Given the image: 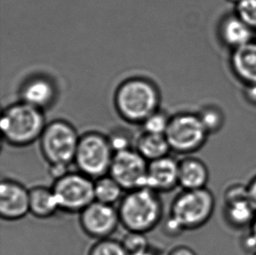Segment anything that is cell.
I'll use <instances>...</instances> for the list:
<instances>
[{
    "label": "cell",
    "mask_w": 256,
    "mask_h": 255,
    "mask_svg": "<svg viewBox=\"0 0 256 255\" xmlns=\"http://www.w3.org/2000/svg\"><path fill=\"white\" fill-rule=\"evenodd\" d=\"M214 208V196L208 187L183 190L172 202L164 230L173 237L184 232L197 230L210 220Z\"/></svg>",
    "instance_id": "cell-1"
},
{
    "label": "cell",
    "mask_w": 256,
    "mask_h": 255,
    "mask_svg": "<svg viewBox=\"0 0 256 255\" xmlns=\"http://www.w3.org/2000/svg\"><path fill=\"white\" fill-rule=\"evenodd\" d=\"M118 210L120 223L127 231L147 234L162 220L163 201L160 193L142 187L126 192Z\"/></svg>",
    "instance_id": "cell-2"
},
{
    "label": "cell",
    "mask_w": 256,
    "mask_h": 255,
    "mask_svg": "<svg viewBox=\"0 0 256 255\" xmlns=\"http://www.w3.org/2000/svg\"><path fill=\"white\" fill-rule=\"evenodd\" d=\"M0 127L4 140L14 147H26L34 144L45 128L42 110L28 104H15L4 111Z\"/></svg>",
    "instance_id": "cell-3"
},
{
    "label": "cell",
    "mask_w": 256,
    "mask_h": 255,
    "mask_svg": "<svg viewBox=\"0 0 256 255\" xmlns=\"http://www.w3.org/2000/svg\"><path fill=\"white\" fill-rule=\"evenodd\" d=\"M158 92L152 83L141 78L128 80L122 83L116 94L119 114L130 122L142 124L156 112Z\"/></svg>",
    "instance_id": "cell-4"
},
{
    "label": "cell",
    "mask_w": 256,
    "mask_h": 255,
    "mask_svg": "<svg viewBox=\"0 0 256 255\" xmlns=\"http://www.w3.org/2000/svg\"><path fill=\"white\" fill-rule=\"evenodd\" d=\"M42 155L48 164L70 166L74 161L80 136L66 122H52L46 125L40 138Z\"/></svg>",
    "instance_id": "cell-5"
},
{
    "label": "cell",
    "mask_w": 256,
    "mask_h": 255,
    "mask_svg": "<svg viewBox=\"0 0 256 255\" xmlns=\"http://www.w3.org/2000/svg\"><path fill=\"white\" fill-rule=\"evenodd\" d=\"M114 155L108 136L88 132L80 136L74 162L79 172L94 180L108 174Z\"/></svg>",
    "instance_id": "cell-6"
},
{
    "label": "cell",
    "mask_w": 256,
    "mask_h": 255,
    "mask_svg": "<svg viewBox=\"0 0 256 255\" xmlns=\"http://www.w3.org/2000/svg\"><path fill=\"white\" fill-rule=\"evenodd\" d=\"M170 150L180 155L200 150L210 136L198 114L180 113L170 118L166 132Z\"/></svg>",
    "instance_id": "cell-7"
},
{
    "label": "cell",
    "mask_w": 256,
    "mask_h": 255,
    "mask_svg": "<svg viewBox=\"0 0 256 255\" xmlns=\"http://www.w3.org/2000/svg\"><path fill=\"white\" fill-rule=\"evenodd\" d=\"M94 180L79 170L66 173L54 181L52 190L60 210L68 214H80L94 201Z\"/></svg>",
    "instance_id": "cell-8"
},
{
    "label": "cell",
    "mask_w": 256,
    "mask_h": 255,
    "mask_svg": "<svg viewBox=\"0 0 256 255\" xmlns=\"http://www.w3.org/2000/svg\"><path fill=\"white\" fill-rule=\"evenodd\" d=\"M149 162L136 148L114 153L108 175L118 182L125 192L146 187Z\"/></svg>",
    "instance_id": "cell-9"
},
{
    "label": "cell",
    "mask_w": 256,
    "mask_h": 255,
    "mask_svg": "<svg viewBox=\"0 0 256 255\" xmlns=\"http://www.w3.org/2000/svg\"><path fill=\"white\" fill-rule=\"evenodd\" d=\"M79 214L82 231L90 238L97 240L110 238L121 224L118 209L96 200Z\"/></svg>",
    "instance_id": "cell-10"
},
{
    "label": "cell",
    "mask_w": 256,
    "mask_h": 255,
    "mask_svg": "<svg viewBox=\"0 0 256 255\" xmlns=\"http://www.w3.org/2000/svg\"><path fill=\"white\" fill-rule=\"evenodd\" d=\"M223 202L224 217L231 226L250 228L256 217V210L248 198L246 186L236 184L228 187L224 192Z\"/></svg>",
    "instance_id": "cell-11"
},
{
    "label": "cell",
    "mask_w": 256,
    "mask_h": 255,
    "mask_svg": "<svg viewBox=\"0 0 256 255\" xmlns=\"http://www.w3.org/2000/svg\"><path fill=\"white\" fill-rule=\"evenodd\" d=\"M28 214L29 189L10 178H4L0 184V217L4 220L17 221Z\"/></svg>",
    "instance_id": "cell-12"
},
{
    "label": "cell",
    "mask_w": 256,
    "mask_h": 255,
    "mask_svg": "<svg viewBox=\"0 0 256 255\" xmlns=\"http://www.w3.org/2000/svg\"><path fill=\"white\" fill-rule=\"evenodd\" d=\"M256 34L234 10L223 15L217 24L218 42L231 52L253 42Z\"/></svg>",
    "instance_id": "cell-13"
},
{
    "label": "cell",
    "mask_w": 256,
    "mask_h": 255,
    "mask_svg": "<svg viewBox=\"0 0 256 255\" xmlns=\"http://www.w3.org/2000/svg\"><path fill=\"white\" fill-rule=\"evenodd\" d=\"M178 186V161L166 156L149 162L146 187L158 193L168 192Z\"/></svg>",
    "instance_id": "cell-14"
},
{
    "label": "cell",
    "mask_w": 256,
    "mask_h": 255,
    "mask_svg": "<svg viewBox=\"0 0 256 255\" xmlns=\"http://www.w3.org/2000/svg\"><path fill=\"white\" fill-rule=\"evenodd\" d=\"M229 62L234 76L244 86L256 85V40L232 51Z\"/></svg>",
    "instance_id": "cell-15"
},
{
    "label": "cell",
    "mask_w": 256,
    "mask_h": 255,
    "mask_svg": "<svg viewBox=\"0 0 256 255\" xmlns=\"http://www.w3.org/2000/svg\"><path fill=\"white\" fill-rule=\"evenodd\" d=\"M209 170L201 159L188 156L178 161V186L183 190H198L208 186Z\"/></svg>",
    "instance_id": "cell-16"
},
{
    "label": "cell",
    "mask_w": 256,
    "mask_h": 255,
    "mask_svg": "<svg viewBox=\"0 0 256 255\" xmlns=\"http://www.w3.org/2000/svg\"><path fill=\"white\" fill-rule=\"evenodd\" d=\"M29 208L30 214L40 220L52 217L60 207L52 187L38 186L29 189Z\"/></svg>",
    "instance_id": "cell-17"
},
{
    "label": "cell",
    "mask_w": 256,
    "mask_h": 255,
    "mask_svg": "<svg viewBox=\"0 0 256 255\" xmlns=\"http://www.w3.org/2000/svg\"><path fill=\"white\" fill-rule=\"evenodd\" d=\"M56 90L51 82L44 77H34L24 84L21 96L23 102L42 110L52 102Z\"/></svg>",
    "instance_id": "cell-18"
},
{
    "label": "cell",
    "mask_w": 256,
    "mask_h": 255,
    "mask_svg": "<svg viewBox=\"0 0 256 255\" xmlns=\"http://www.w3.org/2000/svg\"><path fill=\"white\" fill-rule=\"evenodd\" d=\"M136 150L148 162L162 158L172 152L166 134L144 132L136 141Z\"/></svg>",
    "instance_id": "cell-19"
},
{
    "label": "cell",
    "mask_w": 256,
    "mask_h": 255,
    "mask_svg": "<svg viewBox=\"0 0 256 255\" xmlns=\"http://www.w3.org/2000/svg\"><path fill=\"white\" fill-rule=\"evenodd\" d=\"M94 200L111 206L120 202L124 195V192H126L122 187L108 174L94 180Z\"/></svg>",
    "instance_id": "cell-20"
},
{
    "label": "cell",
    "mask_w": 256,
    "mask_h": 255,
    "mask_svg": "<svg viewBox=\"0 0 256 255\" xmlns=\"http://www.w3.org/2000/svg\"><path fill=\"white\" fill-rule=\"evenodd\" d=\"M197 114L209 134L222 130L225 125V112L216 104L204 105Z\"/></svg>",
    "instance_id": "cell-21"
},
{
    "label": "cell",
    "mask_w": 256,
    "mask_h": 255,
    "mask_svg": "<svg viewBox=\"0 0 256 255\" xmlns=\"http://www.w3.org/2000/svg\"><path fill=\"white\" fill-rule=\"evenodd\" d=\"M128 232L122 238L121 243L128 255L138 254L150 246L146 234L138 232Z\"/></svg>",
    "instance_id": "cell-22"
},
{
    "label": "cell",
    "mask_w": 256,
    "mask_h": 255,
    "mask_svg": "<svg viewBox=\"0 0 256 255\" xmlns=\"http://www.w3.org/2000/svg\"><path fill=\"white\" fill-rule=\"evenodd\" d=\"M88 255H128L121 242L108 238L99 240L90 248Z\"/></svg>",
    "instance_id": "cell-23"
},
{
    "label": "cell",
    "mask_w": 256,
    "mask_h": 255,
    "mask_svg": "<svg viewBox=\"0 0 256 255\" xmlns=\"http://www.w3.org/2000/svg\"><path fill=\"white\" fill-rule=\"evenodd\" d=\"M170 118L163 112L156 110L142 122L144 132L152 134H164L169 125Z\"/></svg>",
    "instance_id": "cell-24"
},
{
    "label": "cell",
    "mask_w": 256,
    "mask_h": 255,
    "mask_svg": "<svg viewBox=\"0 0 256 255\" xmlns=\"http://www.w3.org/2000/svg\"><path fill=\"white\" fill-rule=\"evenodd\" d=\"M234 12L256 34V0H240Z\"/></svg>",
    "instance_id": "cell-25"
},
{
    "label": "cell",
    "mask_w": 256,
    "mask_h": 255,
    "mask_svg": "<svg viewBox=\"0 0 256 255\" xmlns=\"http://www.w3.org/2000/svg\"><path fill=\"white\" fill-rule=\"evenodd\" d=\"M108 139L114 153L133 148L132 138L124 131H114L108 136Z\"/></svg>",
    "instance_id": "cell-26"
},
{
    "label": "cell",
    "mask_w": 256,
    "mask_h": 255,
    "mask_svg": "<svg viewBox=\"0 0 256 255\" xmlns=\"http://www.w3.org/2000/svg\"><path fill=\"white\" fill-rule=\"evenodd\" d=\"M243 245L246 251L252 254L256 252V217L254 218L252 224H250V231L244 238Z\"/></svg>",
    "instance_id": "cell-27"
},
{
    "label": "cell",
    "mask_w": 256,
    "mask_h": 255,
    "mask_svg": "<svg viewBox=\"0 0 256 255\" xmlns=\"http://www.w3.org/2000/svg\"><path fill=\"white\" fill-rule=\"evenodd\" d=\"M49 176L52 178L54 181L59 180L62 176L70 172V168L66 164H48Z\"/></svg>",
    "instance_id": "cell-28"
},
{
    "label": "cell",
    "mask_w": 256,
    "mask_h": 255,
    "mask_svg": "<svg viewBox=\"0 0 256 255\" xmlns=\"http://www.w3.org/2000/svg\"><path fill=\"white\" fill-rule=\"evenodd\" d=\"M243 96L248 104L256 107V85L244 86Z\"/></svg>",
    "instance_id": "cell-29"
},
{
    "label": "cell",
    "mask_w": 256,
    "mask_h": 255,
    "mask_svg": "<svg viewBox=\"0 0 256 255\" xmlns=\"http://www.w3.org/2000/svg\"><path fill=\"white\" fill-rule=\"evenodd\" d=\"M166 255H198L194 249L188 246H176L170 249Z\"/></svg>",
    "instance_id": "cell-30"
},
{
    "label": "cell",
    "mask_w": 256,
    "mask_h": 255,
    "mask_svg": "<svg viewBox=\"0 0 256 255\" xmlns=\"http://www.w3.org/2000/svg\"><path fill=\"white\" fill-rule=\"evenodd\" d=\"M246 190L250 202L256 210V175L250 180V183L246 184Z\"/></svg>",
    "instance_id": "cell-31"
},
{
    "label": "cell",
    "mask_w": 256,
    "mask_h": 255,
    "mask_svg": "<svg viewBox=\"0 0 256 255\" xmlns=\"http://www.w3.org/2000/svg\"><path fill=\"white\" fill-rule=\"evenodd\" d=\"M135 255H166V254H164L160 249L154 248L152 246H150L149 248Z\"/></svg>",
    "instance_id": "cell-32"
},
{
    "label": "cell",
    "mask_w": 256,
    "mask_h": 255,
    "mask_svg": "<svg viewBox=\"0 0 256 255\" xmlns=\"http://www.w3.org/2000/svg\"><path fill=\"white\" fill-rule=\"evenodd\" d=\"M226 1H228V2H230V3L234 4L236 6V4L239 3L240 0H226Z\"/></svg>",
    "instance_id": "cell-33"
},
{
    "label": "cell",
    "mask_w": 256,
    "mask_h": 255,
    "mask_svg": "<svg viewBox=\"0 0 256 255\" xmlns=\"http://www.w3.org/2000/svg\"><path fill=\"white\" fill-rule=\"evenodd\" d=\"M252 255H256V252H254V254H252Z\"/></svg>",
    "instance_id": "cell-34"
}]
</instances>
